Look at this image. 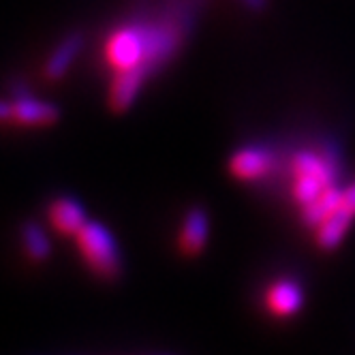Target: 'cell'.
Segmentation results:
<instances>
[{
	"label": "cell",
	"instance_id": "6da1fadb",
	"mask_svg": "<svg viewBox=\"0 0 355 355\" xmlns=\"http://www.w3.org/2000/svg\"><path fill=\"white\" fill-rule=\"evenodd\" d=\"M180 47V26L173 21L126 24L116 28L105 43V58L114 73L146 67L159 71Z\"/></svg>",
	"mask_w": 355,
	"mask_h": 355
},
{
	"label": "cell",
	"instance_id": "7a4b0ae2",
	"mask_svg": "<svg viewBox=\"0 0 355 355\" xmlns=\"http://www.w3.org/2000/svg\"><path fill=\"white\" fill-rule=\"evenodd\" d=\"M293 197L304 208L323 195L329 187H336L340 175V159L332 146L323 150H300L291 161Z\"/></svg>",
	"mask_w": 355,
	"mask_h": 355
},
{
	"label": "cell",
	"instance_id": "3957f363",
	"mask_svg": "<svg viewBox=\"0 0 355 355\" xmlns=\"http://www.w3.org/2000/svg\"><path fill=\"white\" fill-rule=\"evenodd\" d=\"M75 244L94 276L103 278V281H118L122 274L120 246L116 236L103 223L88 220L75 236Z\"/></svg>",
	"mask_w": 355,
	"mask_h": 355
},
{
	"label": "cell",
	"instance_id": "277c9868",
	"mask_svg": "<svg viewBox=\"0 0 355 355\" xmlns=\"http://www.w3.org/2000/svg\"><path fill=\"white\" fill-rule=\"evenodd\" d=\"M274 152L266 146H244L230 161V169L244 182H255L274 169Z\"/></svg>",
	"mask_w": 355,
	"mask_h": 355
},
{
	"label": "cell",
	"instance_id": "5b68a950",
	"mask_svg": "<svg viewBox=\"0 0 355 355\" xmlns=\"http://www.w3.org/2000/svg\"><path fill=\"white\" fill-rule=\"evenodd\" d=\"M60 120V110L52 101H43L31 92H15L13 98V122L19 126H49Z\"/></svg>",
	"mask_w": 355,
	"mask_h": 355
},
{
	"label": "cell",
	"instance_id": "8992f818",
	"mask_svg": "<svg viewBox=\"0 0 355 355\" xmlns=\"http://www.w3.org/2000/svg\"><path fill=\"white\" fill-rule=\"evenodd\" d=\"M49 225L54 227V232L60 236H78V232L90 220L84 204L75 197H56L47 208Z\"/></svg>",
	"mask_w": 355,
	"mask_h": 355
},
{
	"label": "cell",
	"instance_id": "52a82bcc",
	"mask_svg": "<svg viewBox=\"0 0 355 355\" xmlns=\"http://www.w3.org/2000/svg\"><path fill=\"white\" fill-rule=\"evenodd\" d=\"M150 75L152 73L146 67L114 73V82L110 86V107L114 112L129 110L137 101V96H139V92H141V88H144V84Z\"/></svg>",
	"mask_w": 355,
	"mask_h": 355
},
{
	"label": "cell",
	"instance_id": "ba28073f",
	"mask_svg": "<svg viewBox=\"0 0 355 355\" xmlns=\"http://www.w3.org/2000/svg\"><path fill=\"white\" fill-rule=\"evenodd\" d=\"M210 238V218L206 214V210L201 208H191L182 220L180 227V238H178V244H180V250L184 255L193 257L199 255L201 250L206 248Z\"/></svg>",
	"mask_w": 355,
	"mask_h": 355
},
{
	"label": "cell",
	"instance_id": "9c48e42d",
	"mask_svg": "<svg viewBox=\"0 0 355 355\" xmlns=\"http://www.w3.org/2000/svg\"><path fill=\"white\" fill-rule=\"evenodd\" d=\"M84 47V37L80 33H71L67 37L60 39V43L52 49V54L47 56L43 73L49 82H58L69 73V69L73 67L75 58L80 56Z\"/></svg>",
	"mask_w": 355,
	"mask_h": 355
},
{
	"label": "cell",
	"instance_id": "30bf717a",
	"mask_svg": "<svg viewBox=\"0 0 355 355\" xmlns=\"http://www.w3.org/2000/svg\"><path fill=\"white\" fill-rule=\"evenodd\" d=\"M304 304L302 287L293 281H278L268 291V309L278 317H291L295 315Z\"/></svg>",
	"mask_w": 355,
	"mask_h": 355
},
{
	"label": "cell",
	"instance_id": "8fae6325",
	"mask_svg": "<svg viewBox=\"0 0 355 355\" xmlns=\"http://www.w3.org/2000/svg\"><path fill=\"white\" fill-rule=\"evenodd\" d=\"M19 242L26 257L35 263L47 261L52 257V240H49L47 232L43 230V225H39L37 220H26L21 225Z\"/></svg>",
	"mask_w": 355,
	"mask_h": 355
},
{
	"label": "cell",
	"instance_id": "7c38bea8",
	"mask_svg": "<svg viewBox=\"0 0 355 355\" xmlns=\"http://www.w3.org/2000/svg\"><path fill=\"white\" fill-rule=\"evenodd\" d=\"M353 218H355V216H353L347 208H343V206H340L336 212L329 214V216L317 227V242H319V246L325 248V250L336 248V246L343 242V238L347 236V232H349V227H351Z\"/></svg>",
	"mask_w": 355,
	"mask_h": 355
},
{
	"label": "cell",
	"instance_id": "4fadbf2b",
	"mask_svg": "<svg viewBox=\"0 0 355 355\" xmlns=\"http://www.w3.org/2000/svg\"><path fill=\"white\" fill-rule=\"evenodd\" d=\"M343 206V189H338V187H329L323 195H319L313 204H309V206H304V214H302V218H304V223H306L309 227H317L332 214V212H336L338 208Z\"/></svg>",
	"mask_w": 355,
	"mask_h": 355
},
{
	"label": "cell",
	"instance_id": "5bb4252c",
	"mask_svg": "<svg viewBox=\"0 0 355 355\" xmlns=\"http://www.w3.org/2000/svg\"><path fill=\"white\" fill-rule=\"evenodd\" d=\"M343 208H347L355 216V182L343 189Z\"/></svg>",
	"mask_w": 355,
	"mask_h": 355
},
{
	"label": "cell",
	"instance_id": "9a60e30c",
	"mask_svg": "<svg viewBox=\"0 0 355 355\" xmlns=\"http://www.w3.org/2000/svg\"><path fill=\"white\" fill-rule=\"evenodd\" d=\"M13 122V101L0 98V124Z\"/></svg>",
	"mask_w": 355,
	"mask_h": 355
},
{
	"label": "cell",
	"instance_id": "2e32d148",
	"mask_svg": "<svg viewBox=\"0 0 355 355\" xmlns=\"http://www.w3.org/2000/svg\"><path fill=\"white\" fill-rule=\"evenodd\" d=\"M242 3L250 9H261L266 5V0H242Z\"/></svg>",
	"mask_w": 355,
	"mask_h": 355
}]
</instances>
